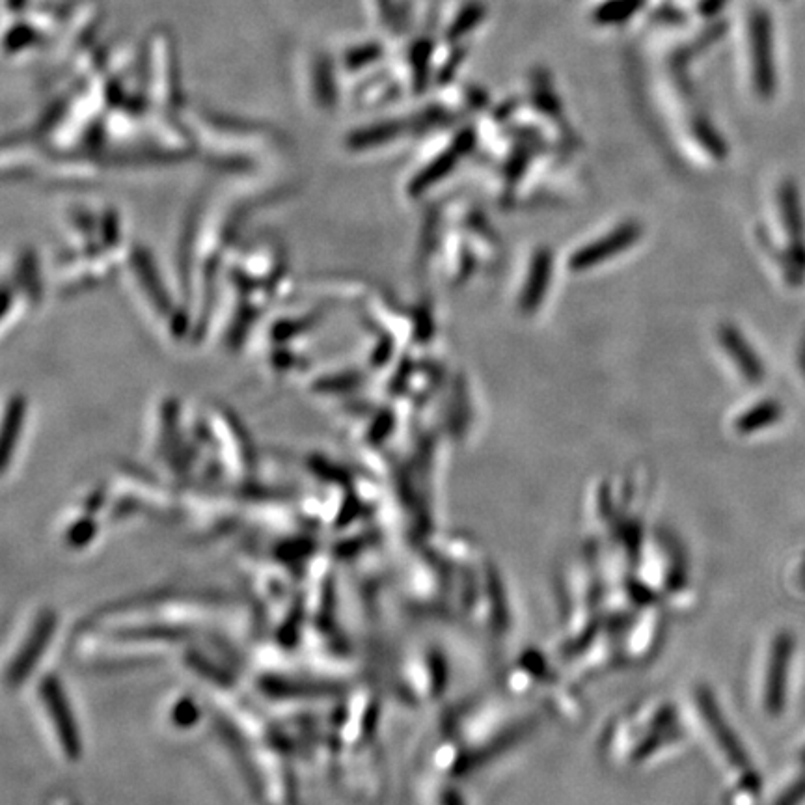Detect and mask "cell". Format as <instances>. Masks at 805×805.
<instances>
[{
	"label": "cell",
	"mask_w": 805,
	"mask_h": 805,
	"mask_svg": "<svg viewBox=\"0 0 805 805\" xmlns=\"http://www.w3.org/2000/svg\"><path fill=\"white\" fill-rule=\"evenodd\" d=\"M751 66L757 94L770 97L776 88L774 51H772V23L763 10L751 15L750 21Z\"/></svg>",
	"instance_id": "6da1fadb"
},
{
	"label": "cell",
	"mask_w": 805,
	"mask_h": 805,
	"mask_svg": "<svg viewBox=\"0 0 805 805\" xmlns=\"http://www.w3.org/2000/svg\"><path fill=\"white\" fill-rule=\"evenodd\" d=\"M697 701H699V707L705 712V718H707V722H709V727L712 729L714 737L718 738V742L722 744L725 753L731 757V761L738 766L746 765V763H748V757L744 755V751L740 748V744H738L735 735L729 731V727L725 724V720L722 718L718 707L714 705L712 697H710L707 692H699Z\"/></svg>",
	"instance_id": "7a4b0ae2"
},
{
	"label": "cell",
	"mask_w": 805,
	"mask_h": 805,
	"mask_svg": "<svg viewBox=\"0 0 805 805\" xmlns=\"http://www.w3.org/2000/svg\"><path fill=\"white\" fill-rule=\"evenodd\" d=\"M636 237H638V228H632V226L621 228L614 235H608L606 241H601L597 245L587 246L586 250L578 252V256L573 260V267L582 269V267H589L593 263L606 260L608 256H614V252H619L625 246L634 243Z\"/></svg>",
	"instance_id": "3957f363"
},
{
	"label": "cell",
	"mask_w": 805,
	"mask_h": 805,
	"mask_svg": "<svg viewBox=\"0 0 805 805\" xmlns=\"http://www.w3.org/2000/svg\"><path fill=\"white\" fill-rule=\"evenodd\" d=\"M789 653H791V642L787 636H781L778 645L774 647V658L770 666L768 675V709L778 712L783 705V690H785V669L789 664Z\"/></svg>",
	"instance_id": "277c9868"
},
{
	"label": "cell",
	"mask_w": 805,
	"mask_h": 805,
	"mask_svg": "<svg viewBox=\"0 0 805 805\" xmlns=\"http://www.w3.org/2000/svg\"><path fill=\"white\" fill-rule=\"evenodd\" d=\"M645 6V0H608L595 10L593 19L599 25H617L630 19Z\"/></svg>",
	"instance_id": "5b68a950"
},
{
	"label": "cell",
	"mask_w": 805,
	"mask_h": 805,
	"mask_svg": "<svg viewBox=\"0 0 805 805\" xmlns=\"http://www.w3.org/2000/svg\"><path fill=\"white\" fill-rule=\"evenodd\" d=\"M485 17V6L481 2H468L463 8V12L457 15V19L451 23L448 40L457 41L466 36L474 27Z\"/></svg>",
	"instance_id": "8992f818"
},
{
	"label": "cell",
	"mask_w": 805,
	"mask_h": 805,
	"mask_svg": "<svg viewBox=\"0 0 805 805\" xmlns=\"http://www.w3.org/2000/svg\"><path fill=\"white\" fill-rule=\"evenodd\" d=\"M725 345H727L729 349L737 351L738 364H740L742 369H744V371L750 375L751 379H759V377H761L755 356L751 355V351L748 349V347L744 349V345H742V342L738 340V336H735L733 332H727V336H725Z\"/></svg>",
	"instance_id": "52a82bcc"
},
{
	"label": "cell",
	"mask_w": 805,
	"mask_h": 805,
	"mask_svg": "<svg viewBox=\"0 0 805 805\" xmlns=\"http://www.w3.org/2000/svg\"><path fill=\"white\" fill-rule=\"evenodd\" d=\"M429 56H431V45L427 41H422L416 47V53H414V73H416V82H418L420 88H422L423 84H425V79H427Z\"/></svg>",
	"instance_id": "ba28073f"
},
{
	"label": "cell",
	"mask_w": 805,
	"mask_h": 805,
	"mask_svg": "<svg viewBox=\"0 0 805 805\" xmlns=\"http://www.w3.org/2000/svg\"><path fill=\"white\" fill-rule=\"evenodd\" d=\"M535 97H537V103H539L541 109L548 110V112L556 110V97L550 92L548 81L543 77V73L539 75V81H537V86H535Z\"/></svg>",
	"instance_id": "9c48e42d"
},
{
	"label": "cell",
	"mask_w": 805,
	"mask_h": 805,
	"mask_svg": "<svg viewBox=\"0 0 805 805\" xmlns=\"http://www.w3.org/2000/svg\"><path fill=\"white\" fill-rule=\"evenodd\" d=\"M464 55H466L464 49L455 51V53L451 55L448 64H446V68L442 69V81H450L451 77H453V73H455V69L459 68V64L463 62Z\"/></svg>",
	"instance_id": "30bf717a"
},
{
	"label": "cell",
	"mask_w": 805,
	"mask_h": 805,
	"mask_svg": "<svg viewBox=\"0 0 805 805\" xmlns=\"http://www.w3.org/2000/svg\"><path fill=\"white\" fill-rule=\"evenodd\" d=\"M724 2L725 0H703V4H701V10H703V14L705 15L718 14V12L722 10Z\"/></svg>",
	"instance_id": "8fae6325"
}]
</instances>
